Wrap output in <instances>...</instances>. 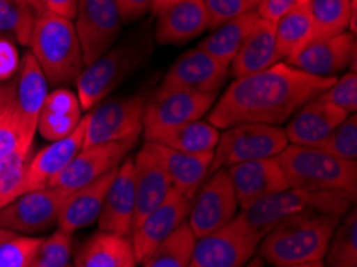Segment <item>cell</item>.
Masks as SVG:
<instances>
[{"label": "cell", "mask_w": 357, "mask_h": 267, "mask_svg": "<svg viewBox=\"0 0 357 267\" xmlns=\"http://www.w3.org/2000/svg\"><path fill=\"white\" fill-rule=\"evenodd\" d=\"M335 79L316 77L278 63L261 73L234 79L208 111L207 122L218 130L242 123L279 125L289 121Z\"/></svg>", "instance_id": "1"}, {"label": "cell", "mask_w": 357, "mask_h": 267, "mask_svg": "<svg viewBox=\"0 0 357 267\" xmlns=\"http://www.w3.org/2000/svg\"><path fill=\"white\" fill-rule=\"evenodd\" d=\"M340 221V216L327 213H305L284 220L261 238L259 258L274 267L322 261Z\"/></svg>", "instance_id": "2"}, {"label": "cell", "mask_w": 357, "mask_h": 267, "mask_svg": "<svg viewBox=\"0 0 357 267\" xmlns=\"http://www.w3.org/2000/svg\"><path fill=\"white\" fill-rule=\"evenodd\" d=\"M149 27L151 24L146 23L132 37L112 45L105 54L84 68L82 74L75 80L82 111H90L106 100V96L148 61L154 48L153 32Z\"/></svg>", "instance_id": "3"}, {"label": "cell", "mask_w": 357, "mask_h": 267, "mask_svg": "<svg viewBox=\"0 0 357 267\" xmlns=\"http://www.w3.org/2000/svg\"><path fill=\"white\" fill-rule=\"evenodd\" d=\"M29 47L48 84H75L85 68L74 21L66 16L48 12L37 15Z\"/></svg>", "instance_id": "4"}, {"label": "cell", "mask_w": 357, "mask_h": 267, "mask_svg": "<svg viewBox=\"0 0 357 267\" xmlns=\"http://www.w3.org/2000/svg\"><path fill=\"white\" fill-rule=\"evenodd\" d=\"M356 197L333 190H307L289 188L269 195L241 211L248 227L261 241L279 222L305 213H327L343 218L351 210Z\"/></svg>", "instance_id": "5"}, {"label": "cell", "mask_w": 357, "mask_h": 267, "mask_svg": "<svg viewBox=\"0 0 357 267\" xmlns=\"http://www.w3.org/2000/svg\"><path fill=\"white\" fill-rule=\"evenodd\" d=\"M290 188L333 190L357 195V162L342 160L314 149L289 144L278 155Z\"/></svg>", "instance_id": "6"}, {"label": "cell", "mask_w": 357, "mask_h": 267, "mask_svg": "<svg viewBox=\"0 0 357 267\" xmlns=\"http://www.w3.org/2000/svg\"><path fill=\"white\" fill-rule=\"evenodd\" d=\"M289 146L284 128L268 123H242L220 133L208 173L237 163L278 157Z\"/></svg>", "instance_id": "7"}, {"label": "cell", "mask_w": 357, "mask_h": 267, "mask_svg": "<svg viewBox=\"0 0 357 267\" xmlns=\"http://www.w3.org/2000/svg\"><path fill=\"white\" fill-rule=\"evenodd\" d=\"M144 105L146 98L135 95L102 100L91 107L84 117V147L128 139L138 141L143 133Z\"/></svg>", "instance_id": "8"}, {"label": "cell", "mask_w": 357, "mask_h": 267, "mask_svg": "<svg viewBox=\"0 0 357 267\" xmlns=\"http://www.w3.org/2000/svg\"><path fill=\"white\" fill-rule=\"evenodd\" d=\"M259 242L239 213L226 226L197 238L188 267H243L253 258Z\"/></svg>", "instance_id": "9"}, {"label": "cell", "mask_w": 357, "mask_h": 267, "mask_svg": "<svg viewBox=\"0 0 357 267\" xmlns=\"http://www.w3.org/2000/svg\"><path fill=\"white\" fill-rule=\"evenodd\" d=\"M237 208L239 204L228 170L221 168L200 184L191 201L188 226L194 237L202 238L234 220Z\"/></svg>", "instance_id": "10"}, {"label": "cell", "mask_w": 357, "mask_h": 267, "mask_svg": "<svg viewBox=\"0 0 357 267\" xmlns=\"http://www.w3.org/2000/svg\"><path fill=\"white\" fill-rule=\"evenodd\" d=\"M68 192L56 188L29 190L0 208V229L15 234H40L58 226Z\"/></svg>", "instance_id": "11"}, {"label": "cell", "mask_w": 357, "mask_h": 267, "mask_svg": "<svg viewBox=\"0 0 357 267\" xmlns=\"http://www.w3.org/2000/svg\"><path fill=\"white\" fill-rule=\"evenodd\" d=\"M74 20L85 66L109 50L122 29L116 0H77Z\"/></svg>", "instance_id": "12"}, {"label": "cell", "mask_w": 357, "mask_h": 267, "mask_svg": "<svg viewBox=\"0 0 357 267\" xmlns=\"http://www.w3.org/2000/svg\"><path fill=\"white\" fill-rule=\"evenodd\" d=\"M137 143V139H128L82 147L74 155V159L68 163L66 168L53 178L48 188H56L68 194H73L74 190L116 170L127 159Z\"/></svg>", "instance_id": "13"}, {"label": "cell", "mask_w": 357, "mask_h": 267, "mask_svg": "<svg viewBox=\"0 0 357 267\" xmlns=\"http://www.w3.org/2000/svg\"><path fill=\"white\" fill-rule=\"evenodd\" d=\"M32 146L8 106L0 116V208L23 194L26 170L34 155Z\"/></svg>", "instance_id": "14"}, {"label": "cell", "mask_w": 357, "mask_h": 267, "mask_svg": "<svg viewBox=\"0 0 357 267\" xmlns=\"http://www.w3.org/2000/svg\"><path fill=\"white\" fill-rule=\"evenodd\" d=\"M218 93L159 89L143 112V132L200 121L215 105Z\"/></svg>", "instance_id": "15"}, {"label": "cell", "mask_w": 357, "mask_h": 267, "mask_svg": "<svg viewBox=\"0 0 357 267\" xmlns=\"http://www.w3.org/2000/svg\"><path fill=\"white\" fill-rule=\"evenodd\" d=\"M285 64L310 75L327 79H337V75L349 66L351 73H356V34L346 31L332 37L314 39Z\"/></svg>", "instance_id": "16"}, {"label": "cell", "mask_w": 357, "mask_h": 267, "mask_svg": "<svg viewBox=\"0 0 357 267\" xmlns=\"http://www.w3.org/2000/svg\"><path fill=\"white\" fill-rule=\"evenodd\" d=\"M229 75V66L199 48L183 53L165 74L159 89L218 93Z\"/></svg>", "instance_id": "17"}, {"label": "cell", "mask_w": 357, "mask_h": 267, "mask_svg": "<svg viewBox=\"0 0 357 267\" xmlns=\"http://www.w3.org/2000/svg\"><path fill=\"white\" fill-rule=\"evenodd\" d=\"M191 210V200L183 197L176 190L167 195V199L154 211L144 218L130 234L133 245L135 258L138 264H143L146 258L154 252L159 245L172 236L173 232L186 222Z\"/></svg>", "instance_id": "18"}, {"label": "cell", "mask_w": 357, "mask_h": 267, "mask_svg": "<svg viewBox=\"0 0 357 267\" xmlns=\"http://www.w3.org/2000/svg\"><path fill=\"white\" fill-rule=\"evenodd\" d=\"M13 80L15 90L10 111L18 122L24 138L34 143L37 119L48 95V80L31 53H26L20 61L18 73Z\"/></svg>", "instance_id": "19"}, {"label": "cell", "mask_w": 357, "mask_h": 267, "mask_svg": "<svg viewBox=\"0 0 357 267\" xmlns=\"http://www.w3.org/2000/svg\"><path fill=\"white\" fill-rule=\"evenodd\" d=\"M226 170L234 186L237 204L242 211L250 208L261 199L290 188L278 157L237 163Z\"/></svg>", "instance_id": "20"}, {"label": "cell", "mask_w": 357, "mask_h": 267, "mask_svg": "<svg viewBox=\"0 0 357 267\" xmlns=\"http://www.w3.org/2000/svg\"><path fill=\"white\" fill-rule=\"evenodd\" d=\"M135 162V221L133 229L142 222L151 211L167 199L172 192V181L167 174L159 157L148 143H144L138 154L133 157Z\"/></svg>", "instance_id": "21"}, {"label": "cell", "mask_w": 357, "mask_h": 267, "mask_svg": "<svg viewBox=\"0 0 357 267\" xmlns=\"http://www.w3.org/2000/svg\"><path fill=\"white\" fill-rule=\"evenodd\" d=\"M135 162L126 159L107 189L105 205L98 218L100 231L127 236L133 231L135 221Z\"/></svg>", "instance_id": "22"}, {"label": "cell", "mask_w": 357, "mask_h": 267, "mask_svg": "<svg viewBox=\"0 0 357 267\" xmlns=\"http://www.w3.org/2000/svg\"><path fill=\"white\" fill-rule=\"evenodd\" d=\"M349 114L337 106L330 105L319 98L305 102L289 121H287L285 136L289 144L314 147L326 139Z\"/></svg>", "instance_id": "23"}, {"label": "cell", "mask_w": 357, "mask_h": 267, "mask_svg": "<svg viewBox=\"0 0 357 267\" xmlns=\"http://www.w3.org/2000/svg\"><path fill=\"white\" fill-rule=\"evenodd\" d=\"M208 29L202 0H180L158 15L153 39L158 45H183Z\"/></svg>", "instance_id": "24"}, {"label": "cell", "mask_w": 357, "mask_h": 267, "mask_svg": "<svg viewBox=\"0 0 357 267\" xmlns=\"http://www.w3.org/2000/svg\"><path fill=\"white\" fill-rule=\"evenodd\" d=\"M85 136V122L84 117L80 121L75 132L68 138L50 143L43 147L37 154L32 155L29 160L28 170L24 176V192L48 188V184L53 181L56 174L61 173L69 162L74 159V155L84 147Z\"/></svg>", "instance_id": "25"}, {"label": "cell", "mask_w": 357, "mask_h": 267, "mask_svg": "<svg viewBox=\"0 0 357 267\" xmlns=\"http://www.w3.org/2000/svg\"><path fill=\"white\" fill-rule=\"evenodd\" d=\"M117 168L68 195L58 218L59 231L73 236L74 232L98 221L102 205H105L107 189H109L112 179L116 176Z\"/></svg>", "instance_id": "26"}, {"label": "cell", "mask_w": 357, "mask_h": 267, "mask_svg": "<svg viewBox=\"0 0 357 267\" xmlns=\"http://www.w3.org/2000/svg\"><path fill=\"white\" fill-rule=\"evenodd\" d=\"M158 154L159 160L169 174L172 188L188 200L194 199L200 184L207 178L210 165L213 160V151L204 154H188V152L173 151L162 144L148 143Z\"/></svg>", "instance_id": "27"}, {"label": "cell", "mask_w": 357, "mask_h": 267, "mask_svg": "<svg viewBox=\"0 0 357 267\" xmlns=\"http://www.w3.org/2000/svg\"><path fill=\"white\" fill-rule=\"evenodd\" d=\"M82 121V106L77 95L66 86L48 93L37 119V132L43 139L55 141L68 138Z\"/></svg>", "instance_id": "28"}, {"label": "cell", "mask_w": 357, "mask_h": 267, "mask_svg": "<svg viewBox=\"0 0 357 267\" xmlns=\"http://www.w3.org/2000/svg\"><path fill=\"white\" fill-rule=\"evenodd\" d=\"M275 53V24L258 18L250 34L243 40L236 58L229 64V74L234 79L245 77L278 64Z\"/></svg>", "instance_id": "29"}, {"label": "cell", "mask_w": 357, "mask_h": 267, "mask_svg": "<svg viewBox=\"0 0 357 267\" xmlns=\"http://www.w3.org/2000/svg\"><path fill=\"white\" fill-rule=\"evenodd\" d=\"M144 143H155L173 151L188 154H204L215 151L220 138V130L207 121L186 122L175 127L146 130L143 132Z\"/></svg>", "instance_id": "30"}, {"label": "cell", "mask_w": 357, "mask_h": 267, "mask_svg": "<svg viewBox=\"0 0 357 267\" xmlns=\"http://www.w3.org/2000/svg\"><path fill=\"white\" fill-rule=\"evenodd\" d=\"M130 237L100 231L82 243L73 267H137Z\"/></svg>", "instance_id": "31"}, {"label": "cell", "mask_w": 357, "mask_h": 267, "mask_svg": "<svg viewBox=\"0 0 357 267\" xmlns=\"http://www.w3.org/2000/svg\"><path fill=\"white\" fill-rule=\"evenodd\" d=\"M259 16L257 10H250V12L237 16V18L228 21V23L212 29V34L205 37L199 43L197 48L212 54L218 61L229 66L232 59L236 58L237 52H239V48L242 47L243 40L250 34Z\"/></svg>", "instance_id": "32"}, {"label": "cell", "mask_w": 357, "mask_h": 267, "mask_svg": "<svg viewBox=\"0 0 357 267\" xmlns=\"http://www.w3.org/2000/svg\"><path fill=\"white\" fill-rule=\"evenodd\" d=\"M357 0H307L306 7L314 26L316 39L342 32L356 34Z\"/></svg>", "instance_id": "33"}, {"label": "cell", "mask_w": 357, "mask_h": 267, "mask_svg": "<svg viewBox=\"0 0 357 267\" xmlns=\"http://www.w3.org/2000/svg\"><path fill=\"white\" fill-rule=\"evenodd\" d=\"M316 39L314 26L306 3L300 5L275 24V53L279 63L289 61Z\"/></svg>", "instance_id": "34"}, {"label": "cell", "mask_w": 357, "mask_h": 267, "mask_svg": "<svg viewBox=\"0 0 357 267\" xmlns=\"http://www.w3.org/2000/svg\"><path fill=\"white\" fill-rule=\"evenodd\" d=\"M196 241L188 222H183L146 258L143 267H188Z\"/></svg>", "instance_id": "35"}, {"label": "cell", "mask_w": 357, "mask_h": 267, "mask_svg": "<svg viewBox=\"0 0 357 267\" xmlns=\"http://www.w3.org/2000/svg\"><path fill=\"white\" fill-rule=\"evenodd\" d=\"M326 267H357V210L351 208L335 229Z\"/></svg>", "instance_id": "36"}, {"label": "cell", "mask_w": 357, "mask_h": 267, "mask_svg": "<svg viewBox=\"0 0 357 267\" xmlns=\"http://www.w3.org/2000/svg\"><path fill=\"white\" fill-rule=\"evenodd\" d=\"M36 16L29 0H0V36L12 34L28 47Z\"/></svg>", "instance_id": "37"}, {"label": "cell", "mask_w": 357, "mask_h": 267, "mask_svg": "<svg viewBox=\"0 0 357 267\" xmlns=\"http://www.w3.org/2000/svg\"><path fill=\"white\" fill-rule=\"evenodd\" d=\"M314 149L342 160H357V117L351 114Z\"/></svg>", "instance_id": "38"}, {"label": "cell", "mask_w": 357, "mask_h": 267, "mask_svg": "<svg viewBox=\"0 0 357 267\" xmlns=\"http://www.w3.org/2000/svg\"><path fill=\"white\" fill-rule=\"evenodd\" d=\"M73 236L56 229L52 237L43 238L29 267H66L71 264Z\"/></svg>", "instance_id": "39"}, {"label": "cell", "mask_w": 357, "mask_h": 267, "mask_svg": "<svg viewBox=\"0 0 357 267\" xmlns=\"http://www.w3.org/2000/svg\"><path fill=\"white\" fill-rule=\"evenodd\" d=\"M43 238L15 234L0 245V267H29Z\"/></svg>", "instance_id": "40"}, {"label": "cell", "mask_w": 357, "mask_h": 267, "mask_svg": "<svg viewBox=\"0 0 357 267\" xmlns=\"http://www.w3.org/2000/svg\"><path fill=\"white\" fill-rule=\"evenodd\" d=\"M319 100L330 102V105L343 109L349 114H356L357 111V74L346 73L340 79H335L327 90L317 95Z\"/></svg>", "instance_id": "41"}, {"label": "cell", "mask_w": 357, "mask_h": 267, "mask_svg": "<svg viewBox=\"0 0 357 267\" xmlns=\"http://www.w3.org/2000/svg\"><path fill=\"white\" fill-rule=\"evenodd\" d=\"M208 15V29L228 23L253 10L250 0H202Z\"/></svg>", "instance_id": "42"}, {"label": "cell", "mask_w": 357, "mask_h": 267, "mask_svg": "<svg viewBox=\"0 0 357 267\" xmlns=\"http://www.w3.org/2000/svg\"><path fill=\"white\" fill-rule=\"evenodd\" d=\"M305 3L307 0H259L255 10L261 20L278 24L287 13Z\"/></svg>", "instance_id": "43"}, {"label": "cell", "mask_w": 357, "mask_h": 267, "mask_svg": "<svg viewBox=\"0 0 357 267\" xmlns=\"http://www.w3.org/2000/svg\"><path fill=\"white\" fill-rule=\"evenodd\" d=\"M20 68L18 48L8 37L0 36V82L12 80Z\"/></svg>", "instance_id": "44"}, {"label": "cell", "mask_w": 357, "mask_h": 267, "mask_svg": "<svg viewBox=\"0 0 357 267\" xmlns=\"http://www.w3.org/2000/svg\"><path fill=\"white\" fill-rule=\"evenodd\" d=\"M154 0H116L122 24H130L144 18L151 12Z\"/></svg>", "instance_id": "45"}, {"label": "cell", "mask_w": 357, "mask_h": 267, "mask_svg": "<svg viewBox=\"0 0 357 267\" xmlns=\"http://www.w3.org/2000/svg\"><path fill=\"white\" fill-rule=\"evenodd\" d=\"M29 2L36 15L48 12L74 20L77 13V0H29Z\"/></svg>", "instance_id": "46"}, {"label": "cell", "mask_w": 357, "mask_h": 267, "mask_svg": "<svg viewBox=\"0 0 357 267\" xmlns=\"http://www.w3.org/2000/svg\"><path fill=\"white\" fill-rule=\"evenodd\" d=\"M13 90H15V80L0 82V116L7 111L8 106L12 105L13 100Z\"/></svg>", "instance_id": "47"}, {"label": "cell", "mask_w": 357, "mask_h": 267, "mask_svg": "<svg viewBox=\"0 0 357 267\" xmlns=\"http://www.w3.org/2000/svg\"><path fill=\"white\" fill-rule=\"evenodd\" d=\"M176 2H180V0H154L153 7H151V13H153L154 16H158L164 12L165 8H169L170 5L176 3Z\"/></svg>", "instance_id": "48"}, {"label": "cell", "mask_w": 357, "mask_h": 267, "mask_svg": "<svg viewBox=\"0 0 357 267\" xmlns=\"http://www.w3.org/2000/svg\"><path fill=\"white\" fill-rule=\"evenodd\" d=\"M15 236V232L7 231V229H0V245H2L5 241L12 238Z\"/></svg>", "instance_id": "49"}, {"label": "cell", "mask_w": 357, "mask_h": 267, "mask_svg": "<svg viewBox=\"0 0 357 267\" xmlns=\"http://www.w3.org/2000/svg\"><path fill=\"white\" fill-rule=\"evenodd\" d=\"M243 267H264V261L261 258H252Z\"/></svg>", "instance_id": "50"}, {"label": "cell", "mask_w": 357, "mask_h": 267, "mask_svg": "<svg viewBox=\"0 0 357 267\" xmlns=\"http://www.w3.org/2000/svg\"><path fill=\"white\" fill-rule=\"evenodd\" d=\"M284 267H326L322 261H314V263H306V264H295V266H284Z\"/></svg>", "instance_id": "51"}, {"label": "cell", "mask_w": 357, "mask_h": 267, "mask_svg": "<svg viewBox=\"0 0 357 267\" xmlns=\"http://www.w3.org/2000/svg\"><path fill=\"white\" fill-rule=\"evenodd\" d=\"M250 2H252V7H253V10H255V8H257V5L259 3V0H250Z\"/></svg>", "instance_id": "52"}, {"label": "cell", "mask_w": 357, "mask_h": 267, "mask_svg": "<svg viewBox=\"0 0 357 267\" xmlns=\"http://www.w3.org/2000/svg\"><path fill=\"white\" fill-rule=\"evenodd\" d=\"M66 267H73V264H68V266H66Z\"/></svg>", "instance_id": "53"}]
</instances>
